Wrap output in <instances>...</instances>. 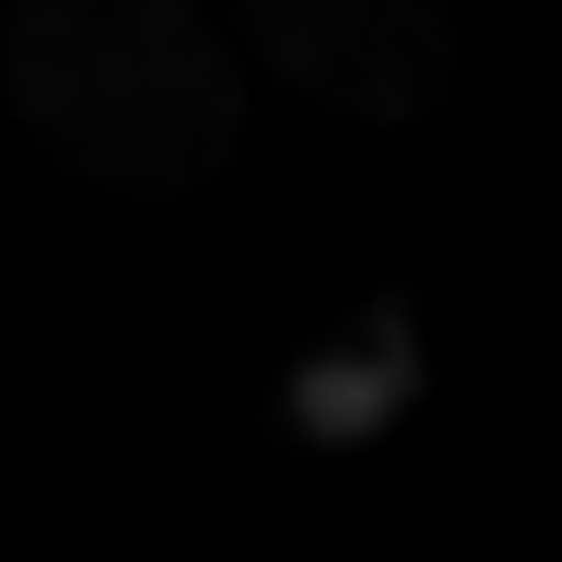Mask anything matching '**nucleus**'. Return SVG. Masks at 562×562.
Returning a JSON list of instances; mask_svg holds the SVG:
<instances>
[{
    "label": "nucleus",
    "instance_id": "obj_1",
    "mask_svg": "<svg viewBox=\"0 0 562 562\" xmlns=\"http://www.w3.org/2000/svg\"><path fill=\"white\" fill-rule=\"evenodd\" d=\"M0 87L109 195H195L249 140V76L206 0H11Z\"/></svg>",
    "mask_w": 562,
    "mask_h": 562
},
{
    "label": "nucleus",
    "instance_id": "obj_2",
    "mask_svg": "<svg viewBox=\"0 0 562 562\" xmlns=\"http://www.w3.org/2000/svg\"><path fill=\"white\" fill-rule=\"evenodd\" d=\"M249 44L281 87H303L336 120L401 131L454 76V11L443 0H238Z\"/></svg>",
    "mask_w": 562,
    "mask_h": 562
},
{
    "label": "nucleus",
    "instance_id": "obj_3",
    "mask_svg": "<svg viewBox=\"0 0 562 562\" xmlns=\"http://www.w3.org/2000/svg\"><path fill=\"white\" fill-rule=\"evenodd\" d=\"M412 379H422L412 336H401V325H379V347H368V357L347 347V357H325V368H303V379H292V422H303L314 443H357V432H379V412H390Z\"/></svg>",
    "mask_w": 562,
    "mask_h": 562
}]
</instances>
